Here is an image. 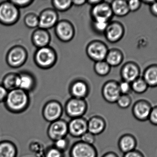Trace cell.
<instances>
[{
  "instance_id": "cell-8",
  "label": "cell",
  "mask_w": 157,
  "mask_h": 157,
  "mask_svg": "<svg viewBox=\"0 0 157 157\" xmlns=\"http://www.w3.org/2000/svg\"><path fill=\"white\" fill-rule=\"evenodd\" d=\"M68 134V122L62 119L50 123L47 129L48 137L53 142L67 137Z\"/></svg>"
},
{
  "instance_id": "cell-26",
  "label": "cell",
  "mask_w": 157,
  "mask_h": 157,
  "mask_svg": "<svg viewBox=\"0 0 157 157\" xmlns=\"http://www.w3.org/2000/svg\"><path fill=\"white\" fill-rule=\"evenodd\" d=\"M113 15L120 17L126 16L130 13L127 1L115 0L110 4Z\"/></svg>"
},
{
  "instance_id": "cell-6",
  "label": "cell",
  "mask_w": 157,
  "mask_h": 157,
  "mask_svg": "<svg viewBox=\"0 0 157 157\" xmlns=\"http://www.w3.org/2000/svg\"><path fill=\"white\" fill-rule=\"evenodd\" d=\"M64 108L59 101L51 100L47 102L42 108V115L47 122H53L61 119Z\"/></svg>"
},
{
  "instance_id": "cell-33",
  "label": "cell",
  "mask_w": 157,
  "mask_h": 157,
  "mask_svg": "<svg viewBox=\"0 0 157 157\" xmlns=\"http://www.w3.org/2000/svg\"><path fill=\"white\" fill-rule=\"evenodd\" d=\"M132 100L129 95H121L117 100V105L123 109L128 108L132 105Z\"/></svg>"
},
{
  "instance_id": "cell-36",
  "label": "cell",
  "mask_w": 157,
  "mask_h": 157,
  "mask_svg": "<svg viewBox=\"0 0 157 157\" xmlns=\"http://www.w3.org/2000/svg\"><path fill=\"white\" fill-rule=\"evenodd\" d=\"M119 88L121 95H129L132 91L131 83L124 80L119 83Z\"/></svg>"
},
{
  "instance_id": "cell-23",
  "label": "cell",
  "mask_w": 157,
  "mask_h": 157,
  "mask_svg": "<svg viewBox=\"0 0 157 157\" xmlns=\"http://www.w3.org/2000/svg\"><path fill=\"white\" fill-rule=\"evenodd\" d=\"M18 154L15 144L8 140L0 141V157H17Z\"/></svg>"
},
{
  "instance_id": "cell-20",
  "label": "cell",
  "mask_w": 157,
  "mask_h": 157,
  "mask_svg": "<svg viewBox=\"0 0 157 157\" xmlns=\"http://www.w3.org/2000/svg\"><path fill=\"white\" fill-rule=\"evenodd\" d=\"M18 73V88L28 93L32 91L36 85V80L33 75L25 71Z\"/></svg>"
},
{
  "instance_id": "cell-44",
  "label": "cell",
  "mask_w": 157,
  "mask_h": 157,
  "mask_svg": "<svg viewBox=\"0 0 157 157\" xmlns=\"http://www.w3.org/2000/svg\"><path fill=\"white\" fill-rule=\"evenodd\" d=\"M101 157H119V156L115 152L109 151L104 154Z\"/></svg>"
},
{
  "instance_id": "cell-40",
  "label": "cell",
  "mask_w": 157,
  "mask_h": 157,
  "mask_svg": "<svg viewBox=\"0 0 157 157\" xmlns=\"http://www.w3.org/2000/svg\"><path fill=\"white\" fill-rule=\"evenodd\" d=\"M11 1L18 9L27 7L29 6L30 5L32 2H33V1H31V0H24V1L12 0Z\"/></svg>"
},
{
  "instance_id": "cell-3",
  "label": "cell",
  "mask_w": 157,
  "mask_h": 157,
  "mask_svg": "<svg viewBox=\"0 0 157 157\" xmlns=\"http://www.w3.org/2000/svg\"><path fill=\"white\" fill-rule=\"evenodd\" d=\"M34 61L38 67L42 69H48L56 63V52L48 46L38 49L34 55Z\"/></svg>"
},
{
  "instance_id": "cell-47",
  "label": "cell",
  "mask_w": 157,
  "mask_h": 157,
  "mask_svg": "<svg viewBox=\"0 0 157 157\" xmlns=\"http://www.w3.org/2000/svg\"><path fill=\"white\" fill-rule=\"evenodd\" d=\"M155 1H142V3H144L145 4L148 5L150 6Z\"/></svg>"
},
{
  "instance_id": "cell-45",
  "label": "cell",
  "mask_w": 157,
  "mask_h": 157,
  "mask_svg": "<svg viewBox=\"0 0 157 157\" xmlns=\"http://www.w3.org/2000/svg\"><path fill=\"white\" fill-rule=\"evenodd\" d=\"M72 5L76 6H81L85 4V3L86 2V1L84 0H75V1H72Z\"/></svg>"
},
{
  "instance_id": "cell-11",
  "label": "cell",
  "mask_w": 157,
  "mask_h": 157,
  "mask_svg": "<svg viewBox=\"0 0 157 157\" xmlns=\"http://www.w3.org/2000/svg\"><path fill=\"white\" fill-rule=\"evenodd\" d=\"M91 15L93 21L109 22L113 15L110 4L102 2L93 6Z\"/></svg>"
},
{
  "instance_id": "cell-12",
  "label": "cell",
  "mask_w": 157,
  "mask_h": 157,
  "mask_svg": "<svg viewBox=\"0 0 157 157\" xmlns=\"http://www.w3.org/2000/svg\"><path fill=\"white\" fill-rule=\"evenodd\" d=\"M125 33L123 25L118 21L109 23L104 34L108 41L116 43L122 39Z\"/></svg>"
},
{
  "instance_id": "cell-19",
  "label": "cell",
  "mask_w": 157,
  "mask_h": 157,
  "mask_svg": "<svg viewBox=\"0 0 157 157\" xmlns=\"http://www.w3.org/2000/svg\"><path fill=\"white\" fill-rule=\"evenodd\" d=\"M107 123L103 117L95 115L87 120L88 131L95 135L101 134L105 131Z\"/></svg>"
},
{
  "instance_id": "cell-30",
  "label": "cell",
  "mask_w": 157,
  "mask_h": 157,
  "mask_svg": "<svg viewBox=\"0 0 157 157\" xmlns=\"http://www.w3.org/2000/svg\"><path fill=\"white\" fill-rule=\"evenodd\" d=\"M52 4L57 11L64 12L71 8L72 2L70 0H54L52 1Z\"/></svg>"
},
{
  "instance_id": "cell-43",
  "label": "cell",
  "mask_w": 157,
  "mask_h": 157,
  "mask_svg": "<svg viewBox=\"0 0 157 157\" xmlns=\"http://www.w3.org/2000/svg\"><path fill=\"white\" fill-rule=\"evenodd\" d=\"M150 13L154 16L157 17V1L155 2L150 6L149 7Z\"/></svg>"
},
{
  "instance_id": "cell-38",
  "label": "cell",
  "mask_w": 157,
  "mask_h": 157,
  "mask_svg": "<svg viewBox=\"0 0 157 157\" xmlns=\"http://www.w3.org/2000/svg\"><path fill=\"white\" fill-rule=\"evenodd\" d=\"M128 7L130 12H136L138 11L142 6V1L138 0H131L127 1Z\"/></svg>"
},
{
  "instance_id": "cell-41",
  "label": "cell",
  "mask_w": 157,
  "mask_h": 157,
  "mask_svg": "<svg viewBox=\"0 0 157 157\" xmlns=\"http://www.w3.org/2000/svg\"><path fill=\"white\" fill-rule=\"evenodd\" d=\"M123 157H145L144 154L140 150L135 149L129 153L124 154Z\"/></svg>"
},
{
  "instance_id": "cell-27",
  "label": "cell",
  "mask_w": 157,
  "mask_h": 157,
  "mask_svg": "<svg viewBox=\"0 0 157 157\" xmlns=\"http://www.w3.org/2000/svg\"><path fill=\"white\" fill-rule=\"evenodd\" d=\"M2 84L8 91L18 88V73H10L3 77Z\"/></svg>"
},
{
  "instance_id": "cell-14",
  "label": "cell",
  "mask_w": 157,
  "mask_h": 157,
  "mask_svg": "<svg viewBox=\"0 0 157 157\" xmlns=\"http://www.w3.org/2000/svg\"><path fill=\"white\" fill-rule=\"evenodd\" d=\"M55 33L60 40L68 42L74 37V27L69 21L62 20L58 22L55 26Z\"/></svg>"
},
{
  "instance_id": "cell-34",
  "label": "cell",
  "mask_w": 157,
  "mask_h": 157,
  "mask_svg": "<svg viewBox=\"0 0 157 157\" xmlns=\"http://www.w3.org/2000/svg\"><path fill=\"white\" fill-rule=\"evenodd\" d=\"M44 157H64L63 153L52 146L48 147L44 154Z\"/></svg>"
},
{
  "instance_id": "cell-29",
  "label": "cell",
  "mask_w": 157,
  "mask_h": 157,
  "mask_svg": "<svg viewBox=\"0 0 157 157\" xmlns=\"http://www.w3.org/2000/svg\"><path fill=\"white\" fill-rule=\"evenodd\" d=\"M94 68L96 74L100 76L107 75L111 70V66L105 60L95 62Z\"/></svg>"
},
{
  "instance_id": "cell-39",
  "label": "cell",
  "mask_w": 157,
  "mask_h": 157,
  "mask_svg": "<svg viewBox=\"0 0 157 157\" xmlns=\"http://www.w3.org/2000/svg\"><path fill=\"white\" fill-rule=\"evenodd\" d=\"M148 120L152 125L157 126V105L152 108Z\"/></svg>"
},
{
  "instance_id": "cell-46",
  "label": "cell",
  "mask_w": 157,
  "mask_h": 157,
  "mask_svg": "<svg viewBox=\"0 0 157 157\" xmlns=\"http://www.w3.org/2000/svg\"><path fill=\"white\" fill-rule=\"evenodd\" d=\"M101 2H102V1H100H100L99 0H90V1H86L90 5H91L93 6L100 3Z\"/></svg>"
},
{
  "instance_id": "cell-7",
  "label": "cell",
  "mask_w": 157,
  "mask_h": 157,
  "mask_svg": "<svg viewBox=\"0 0 157 157\" xmlns=\"http://www.w3.org/2000/svg\"><path fill=\"white\" fill-rule=\"evenodd\" d=\"M69 155L70 157H98V152L94 145L79 141L71 146Z\"/></svg>"
},
{
  "instance_id": "cell-10",
  "label": "cell",
  "mask_w": 157,
  "mask_h": 157,
  "mask_svg": "<svg viewBox=\"0 0 157 157\" xmlns=\"http://www.w3.org/2000/svg\"><path fill=\"white\" fill-rule=\"evenodd\" d=\"M108 51L109 49L106 44L99 41H91L86 48L88 56L96 62L104 61Z\"/></svg>"
},
{
  "instance_id": "cell-4",
  "label": "cell",
  "mask_w": 157,
  "mask_h": 157,
  "mask_svg": "<svg viewBox=\"0 0 157 157\" xmlns=\"http://www.w3.org/2000/svg\"><path fill=\"white\" fill-rule=\"evenodd\" d=\"M28 56L27 51L24 47L15 45L7 52L6 61L9 67L16 69L20 68L25 63Z\"/></svg>"
},
{
  "instance_id": "cell-18",
  "label": "cell",
  "mask_w": 157,
  "mask_h": 157,
  "mask_svg": "<svg viewBox=\"0 0 157 157\" xmlns=\"http://www.w3.org/2000/svg\"><path fill=\"white\" fill-rule=\"evenodd\" d=\"M119 150L123 154L129 153L136 149L137 141L134 135L131 134H124L118 140Z\"/></svg>"
},
{
  "instance_id": "cell-17",
  "label": "cell",
  "mask_w": 157,
  "mask_h": 157,
  "mask_svg": "<svg viewBox=\"0 0 157 157\" xmlns=\"http://www.w3.org/2000/svg\"><path fill=\"white\" fill-rule=\"evenodd\" d=\"M58 15L56 11L47 9L41 12L39 16V28L48 30L58 23Z\"/></svg>"
},
{
  "instance_id": "cell-16",
  "label": "cell",
  "mask_w": 157,
  "mask_h": 157,
  "mask_svg": "<svg viewBox=\"0 0 157 157\" xmlns=\"http://www.w3.org/2000/svg\"><path fill=\"white\" fill-rule=\"evenodd\" d=\"M121 95L118 82L109 81L103 85L102 88V97L108 103H116Z\"/></svg>"
},
{
  "instance_id": "cell-1",
  "label": "cell",
  "mask_w": 157,
  "mask_h": 157,
  "mask_svg": "<svg viewBox=\"0 0 157 157\" xmlns=\"http://www.w3.org/2000/svg\"><path fill=\"white\" fill-rule=\"evenodd\" d=\"M7 111L13 114H20L27 110L30 105L29 93L20 88L8 91L3 102Z\"/></svg>"
},
{
  "instance_id": "cell-21",
  "label": "cell",
  "mask_w": 157,
  "mask_h": 157,
  "mask_svg": "<svg viewBox=\"0 0 157 157\" xmlns=\"http://www.w3.org/2000/svg\"><path fill=\"white\" fill-rule=\"evenodd\" d=\"M70 92L73 98L85 99L89 94L87 84L82 80L74 81L71 85Z\"/></svg>"
},
{
  "instance_id": "cell-35",
  "label": "cell",
  "mask_w": 157,
  "mask_h": 157,
  "mask_svg": "<svg viewBox=\"0 0 157 157\" xmlns=\"http://www.w3.org/2000/svg\"><path fill=\"white\" fill-rule=\"evenodd\" d=\"M109 22L104 21H93V27L96 32L99 33H104Z\"/></svg>"
},
{
  "instance_id": "cell-28",
  "label": "cell",
  "mask_w": 157,
  "mask_h": 157,
  "mask_svg": "<svg viewBox=\"0 0 157 157\" xmlns=\"http://www.w3.org/2000/svg\"><path fill=\"white\" fill-rule=\"evenodd\" d=\"M131 86L132 91L137 94L145 93L149 88L142 77H140L132 82Z\"/></svg>"
},
{
  "instance_id": "cell-24",
  "label": "cell",
  "mask_w": 157,
  "mask_h": 157,
  "mask_svg": "<svg viewBox=\"0 0 157 157\" xmlns=\"http://www.w3.org/2000/svg\"><path fill=\"white\" fill-rule=\"evenodd\" d=\"M142 77L149 87H157V64L147 66L144 70Z\"/></svg>"
},
{
  "instance_id": "cell-9",
  "label": "cell",
  "mask_w": 157,
  "mask_h": 157,
  "mask_svg": "<svg viewBox=\"0 0 157 157\" xmlns=\"http://www.w3.org/2000/svg\"><path fill=\"white\" fill-rule=\"evenodd\" d=\"M153 106L148 100L140 99L134 103L132 112L135 119L140 122L148 120Z\"/></svg>"
},
{
  "instance_id": "cell-42",
  "label": "cell",
  "mask_w": 157,
  "mask_h": 157,
  "mask_svg": "<svg viewBox=\"0 0 157 157\" xmlns=\"http://www.w3.org/2000/svg\"><path fill=\"white\" fill-rule=\"evenodd\" d=\"M8 93V91L5 88L2 84H0V103L4 102Z\"/></svg>"
},
{
  "instance_id": "cell-2",
  "label": "cell",
  "mask_w": 157,
  "mask_h": 157,
  "mask_svg": "<svg viewBox=\"0 0 157 157\" xmlns=\"http://www.w3.org/2000/svg\"><path fill=\"white\" fill-rule=\"evenodd\" d=\"M20 11L11 1L0 3V24L12 26L17 23L20 18Z\"/></svg>"
},
{
  "instance_id": "cell-15",
  "label": "cell",
  "mask_w": 157,
  "mask_h": 157,
  "mask_svg": "<svg viewBox=\"0 0 157 157\" xmlns=\"http://www.w3.org/2000/svg\"><path fill=\"white\" fill-rule=\"evenodd\" d=\"M141 68L134 61H128L122 66L121 70V75L122 80L132 83L136 79L140 77Z\"/></svg>"
},
{
  "instance_id": "cell-5",
  "label": "cell",
  "mask_w": 157,
  "mask_h": 157,
  "mask_svg": "<svg viewBox=\"0 0 157 157\" xmlns=\"http://www.w3.org/2000/svg\"><path fill=\"white\" fill-rule=\"evenodd\" d=\"M88 105L85 99L72 97L67 100L64 111L71 119L83 117L87 111Z\"/></svg>"
},
{
  "instance_id": "cell-13",
  "label": "cell",
  "mask_w": 157,
  "mask_h": 157,
  "mask_svg": "<svg viewBox=\"0 0 157 157\" xmlns=\"http://www.w3.org/2000/svg\"><path fill=\"white\" fill-rule=\"evenodd\" d=\"M68 134L74 138H80L88 131L87 120L84 117L75 118L68 122Z\"/></svg>"
},
{
  "instance_id": "cell-31",
  "label": "cell",
  "mask_w": 157,
  "mask_h": 157,
  "mask_svg": "<svg viewBox=\"0 0 157 157\" xmlns=\"http://www.w3.org/2000/svg\"><path fill=\"white\" fill-rule=\"evenodd\" d=\"M24 23L29 28H35L39 26V17L33 13L27 14L24 18Z\"/></svg>"
},
{
  "instance_id": "cell-32",
  "label": "cell",
  "mask_w": 157,
  "mask_h": 157,
  "mask_svg": "<svg viewBox=\"0 0 157 157\" xmlns=\"http://www.w3.org/2000/svg\"><path fill=\"white\" fill-rule=\"evenodd\" d=\"M70 144V140L66 137L58 139L53 142V146L61 152L64 153L68 150Z\"/></svg>"
},
{
  "instance_id": "cell-25",
  "label": "cell",
  "mask_w": 157,
  "mask_h": 157,
  "mask_svg": "<svg viewBox=\"0 0 157 157\" xmlns=\"http://www.w3.org/2000/svg\"><path fill=\"white\" fill-rule=\"evenodd\" d=\"M124 58L123 53L121 50L113 49L109 50L105 61L111 67H117L122 63Z\"/></svg>"
},
{
  "instance_id": "cell-22",
  "label": "cell",
  "mask_w": 157,
  "mask_h": 157,
  "mask_svg": "<svg viewBox=\"0 0 157 157\" xmlns=\"http://www.w3.org/2000/svg\"><path fill=\"white\" fill-rule=\"evenodd\" d=\"M50 39V36L48 30L40 28L35 30L31 37L33 44L38 49L48 46Z\"/></svg>"
},
{
  "instance_id": "cell-37",
  "label": "cell",
  "mask_w": 157,
  "mask_h": 157,
  "mask_svg": "<svg viewBox=\"0 0 157 157\" xmlns=\"http://www.w3.org/2000/svg\"><path fill=\"white\" fill-rule=\"evenodd\" d=\"M80 141L83 143L89 144L94 145L96 142V135L90 133L89 132L87 131L81 137Z\"/></svg>"
}]
</instances>
